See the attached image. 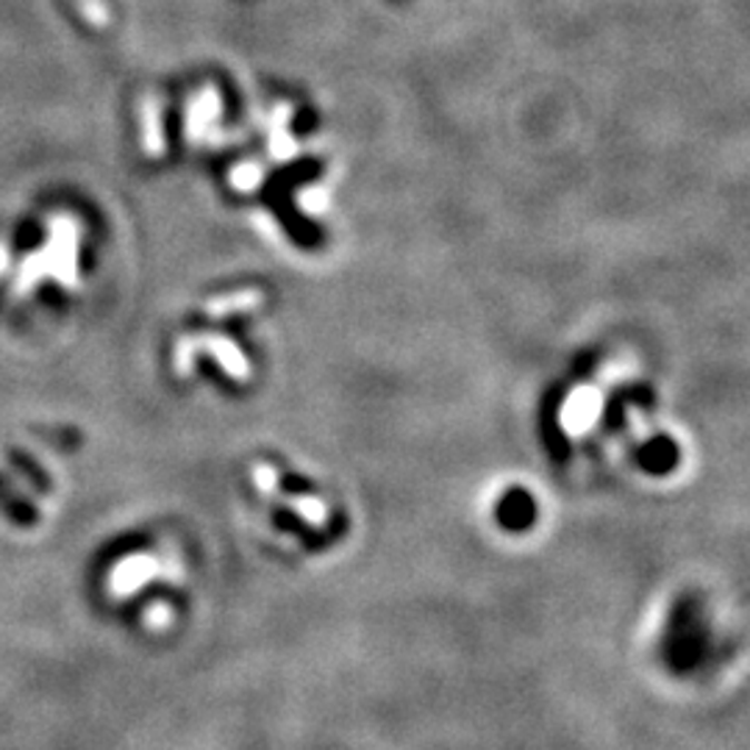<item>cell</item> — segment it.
I'll return each instance as SVG.
<instances>
[{
	"label": "cell",
	"instance_id": "1",
	"mask_svg": "<svg viewBox=\"0 0 750 750\" xmlns=\"http://www.w3.org/2000/svg\"><path fill=\"white\" fill-rule=\"evenodd\" d=\"M601 408H603L601 392H598L595 386H579V389L568 397V403H564L562 408V417H559L562 420V428L568 431L570 436L586 434V431L598 423V417H601Z\"/></svg>",
	"mask_w": 750,
	"mask_h": 750
},
{
	"label": "cell",
	"instance_id": "2",
	"mask_svg": "<svg viewBox=\"0 0 750 750\" xmlns=\"http://www.w3.org/2000/svg\"><path fill=\"white\" fill-rule=\"evenodd\" d=\"M198 345L209 348L211 354L217 356V362H220V365H223V371L231 375V378H239V381H248L250 378L248 359H245L243 351H239L234 343H228L226 337H200Z\"/></svg>",
	"mask_w": 750,
	"mask_h": 750
},
{
	"label": "cell",
	"instance_id": "3",
	"mask_svg": "<svg viewBox=\"0 0 750 750\" xmlns=\"http://www.w3.org/2000/svg\"><path fill=\"white\" fill-rule=\"evenodd\" d=\"M265 304V293L259 289H245V293H231L226 298H217L206 306L211 317H228V315H248Z\"/></svg>",
	"mask_w": 750,
	"mask_h": 750
},
{
	"label": "cell",
	"instance_id": "4",
	"mask_svg": "<svg viewBox=\"0 0 750 750\" xmlns=\"http://www.w3.org/2000/svg\"><path fill=\"white\" fill-rule=\"evenodd\" d=\"M287 506L295 509V512H298L306 523L315 525V529L326 525V506H323V501H317V497H306V495L287 497Z\"/></svg>",
	"mask_w": 750,
	"mask_h": 750
},
{
	"label": "cell",
	"instance_id": "5",
	"mask_svg": "<svg viewBox=\"0 0 750 750\" xmlns=\"http://www.w3.org/2000/svg\"><path fill=\"white\" fill-rule=\"evenodd\" d=\"M261 176H265V172H261L259 165L245 161V165H239L237 170L231 172V184H234V189H239V193H250V189L259 187Z\"/></svg>",
	"mask_w": 750,
	"mask_h": 750
},
{
	"label": "cell",
	"instance_id": "6",
	"mask_svg": "<svg viewBox=\"0 0 750 750\" xmlns=\"http://www.w3.org/2000/svg\"><path fill=\"white\" fill-rule=\"evenodd\" d=\"M254 484L261 495H273L278 490V475L270 464H256L254 467Z\"/></svg>",
	"mask_w": 750,
	"mask_h": 750
}]
</instances>
